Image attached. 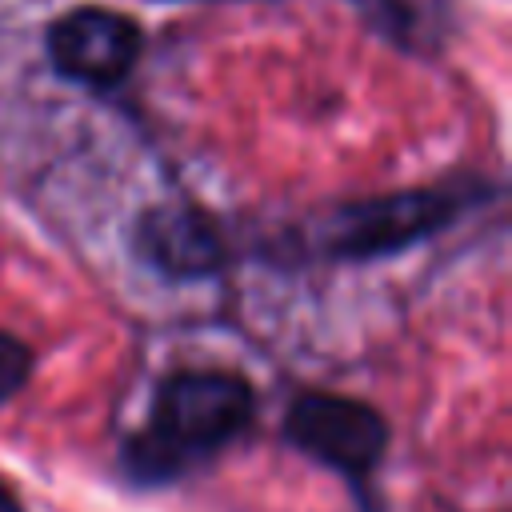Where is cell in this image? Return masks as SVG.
<instances>
[{
    "mask_svg": "<svg viewBox=\"0 0 512 512\" xmlns=\"http://www.w3.org/2000/svg\"><path fill=\"white\" fill-rule=\"evenodd\" d=\"M252 388L232 372H176L156 388L144 432L132 440V472L164 480L188 460L220 452L252 420Z\"/></svg>",
    "mask_w": 512,
    "mask_h": 512,
    "instance_id": "1",
    "label": "cell"
},
{
    "mask_svg": "<svg viewBox=\"0 0 512 512\" xmlns=\"http://www.w3.org/2000/svg\"><path fill=\"white\" fill-rule=\"evenodd\" d=\"M452 216H456V200L448 192H436V188L388 192V196H372L340 208L324 224V248L352 260L384 256L440 232Z\"/></svg>",
    "mask_w": 512,
    "mask_h": 512,
    "instance_id": "2",
    "label": "cell"
},
{
    "mask_svg": "<svg viewBox=\"0 0 512 512\" xmlns=\"http://www.w3.org/2000/svg\"><path fill=\"white\" fill-rule=\"evenodd\" d=\"M284 432L304 456L348 476L368 472L388 444L384 416L372 404L336 392H304L292 404Z\"/></svg>",
    "mask_w": 512,
    "mask_h": 512,
    "instance_id": "3",
    "label": "cell"
},
{
    "mask_svg": "<svg viewBox=\"0 0 512 512\" xmlns=\"http://www.w3.org/2000/svg\"><path fill=\"white\" fill-rule=\"evenodd\" d=\"M48 56L80 84H116L140 56V28L112 8H72L48 28Z\"/></svg>",
    "mask_w": 512,
    "mask_h": 512,
    "instance_id": "4",
    "label": "cell"
},
{
    "mask_svg": "<svg viewBox=\"0 0 512 512\" xmlns=\"http://www.w3.org/2000/svg\"><path fill=\"white\" fill-rule=\"evenodd\" d=\"M136 248L164 276H208L220 264V236L192 208H152L136 228Z\"/></svg>",
    "mask_w": 512,
    "mask_h": 512,
    "instance_id": "5",
    "label": "cell"
},
{
    "mask_svg": "<svg viewBox=\"0 0 512 512\" xmlns=\"http://www.w3.org/2000/svg\"><path fill=\"white\" fill-rule=\"evenodd\" d=\"M364 20L400 48H432L444 36V0H356Z\"/></svg>",
    "mask_w": 512,
    "mask_h": 512,
    "instance_id": "6",
    "label": "cell"
},
{
    "mask_svg": "<svg viewBox=\"0 0 512 512\" xmlns=\"http://www.w3.org/2000/svg\"><path fill=\"white\" fill-rule=\"evenodd\" d=\"M32 372V352L24 348V340H16L12 332H0V404L12 400Z\"/></svg>",
    "mask_w": 512,
    "mask_h": 512,
    "instance_id": "7",
    "label": "cell"
},
{
    "mask_svg": "<svg viewBox=\"0 0 512 512\" xmlns=\"http://www.w3.org/2000/svg\"><path fill=\"white\" fill-rule=\"evenodd\" d=\"M0 512H24L20 500H16V492H12L4 480H0Z\"/></svg>",
    "mask_w": 512,
    "mask_h": 512,
    "instance_id": "8",
    "label": "cell"
}]
</instances>
